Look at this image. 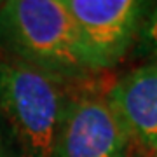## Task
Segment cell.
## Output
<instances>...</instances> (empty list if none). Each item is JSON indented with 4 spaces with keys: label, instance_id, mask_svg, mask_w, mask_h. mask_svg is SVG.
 <instances>
[{
    "label": "cell",
    "instance_id": "cell-8",
    "mask_svg": "<svg viewBox=\"0 0 157 157\" xmlns=\"http://www.w3.org/2000/svg\"><path fill=\"white\" fill-rule=\"evenodd\" d=\"M150 157H157V152H154V154H150Z\"/></svg>",
    "mask_w": 157,
    "mask_h": 157
},
{
    "label": "cell",
    "instance_id": "cell-1",
    "mask_svg": "<svg viewBox=\"0 0 157 157\" xmlns=\"http://www.w3.org/2000/svg\"><path fill=\"white\" fill-rule=\"evenodd\" d=\"M0 51L59 82L93 73L78 28L63 0L4 2Z\"/></svg>",
    "mask_w": 157,
    "mask_h": 157
},
{
    "label": "cell",
    "instance_id": "cell-6",
    "mask_svg": "<svg viewBox=\"0 0 157 157\" xmlns=\"http://www.w3.org/2000/svg\"><path fill=\"white\" fill-rule=\"evenodd\" d=\"M136 52L157 61V4L148 7L136 37Z\"/></svg>",
    "mask_w": 157,
    "mask_h": 157
},
{
    "label": "cell",
    "instance_id": "cell-2",
    "mask_svg": "<svg viewBox=\"0 0 157 157\" xmlns=\"http://www.w3.org/2000/svg\"><path fill=\"white\" fill-rule=\"evenodd\" d=\"M59 80L11 58H0V112L25 157H49L67 93Z\"/></svg>",
    "mask_w": 157,
    "mask_h": 157
},
{
    "label": "cell",
    "instance_id": "cell-5",
    "mask_svg": "<svg viewBox=\"0 0 157 157\" xmlns=\"http://www.w3.org/2000/svg\"><path fill=\"white\" fill-rule=\"evenodd\" d=\"M129 141L157 152V61H148L121 77L107 93Z\"/></svg>",
    "mask_w": 157,
    "mask_h": 157
},
{
    "label": "cell",
    "instance_id": "cell-3",
    "mask_svg": "<svg viewBox=\"0 0 157 157\" xmlns=\"http://www.w3.org/2000/svg\"><path fill=\"white\" fill-rule=\"evenodd\" d=\"M129 138L107 94H67L49 157H129Z\"/></svg>",
    "mask_w": 157,
    "mask_h": 157
},
{
    "label": "cell",
    "instance_id": "cell-4",
    "mask_svg": "<svg viewBox=\"0 0 157 157\" xmlns=\"http://www.w3.org/2000/svg\"><path fill=\"white\" fill-rule=\"evenodd\" d=\"M77 25L93 72L115 67L135 44L150 4L138 0H63Z\"/></svg>",
    "mask_w": 157,
    "mask_h": 157
},
{
    "label": "cell",
    "instance_id": "cell-7",
    "mask_svg": "<svg viewBox=\"0 0 157 157\" xmlns=\"http://www.w3.org/2000/svg\"><path fill=\"white\" fill-rule=\"evenodd\" d=\"M0 157H25L23 148L14 135L11 124L0 112Z\"/></svg>",
    "mask_w": 157,
    "mask_h": 157
}]
</instances>
